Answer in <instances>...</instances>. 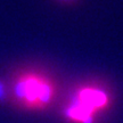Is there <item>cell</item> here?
Returning a JSON list of instances; mask_svg holds the SVG:
<instances>
[{
	"mask_svg": "<svg viewBox=\"0 0 123 123\" xmlns=\"http://www.w3.org/2000/svg\"><path fill=\"white\" fill-rule=\"evenodd\" d=\"M62 1H66V2L68 1V2H71V1H73V0H62Z\"/></svg>",
	"mask_w": 123,
	"mask_h": 123,
	"instance_id": "277c9868",
	"label": "cell"
},
{
	"mask_svg": "<svg viewBox=\"0 0 123 123\" xmlns=\"http://www.w3.org/2000/svg\"><path fill=\"white\" fill-rule=\"evenodd\" d=\"M7 96H8V93H7L6 86L0 81V103H4L7 100Z\"/></svg>",
	"mask_w": 123,
	"mask_h": 123,
	"instance_id": "3957f363",
	"label": "cell"
},
{
	"mask_svg": "<svg viewBox=\"0 0 123 123\" xmlns=\"http://www.w3.org/2000/svg\"><path fill=\"white\" fill-rule=\"evenodd\" d=\"M112 97L104 87L83 84L76 88L63 111L71 123H96L97 115L111 106Z\"/></svg>",
	"mask_w": 123,
	"mask_h": 123,
	"instance_id": "7a4b0ae2",
	"label": "cell"
},
{
	"mask_svg": "<svg viewBox=\"0 0 123 123\" xmlns=\"http://www.w3.org/2000/svg\"><path fill=\"white\" fill-rule=\"evenodd\" d=\"M13 97L23 108L43 111L56 96V83L48 74L38 70H24L13 80Z\"/></svg>",
	"mask_w": 123,
	"mask_h": 123,
	"instance_id": "6da1fadb",
	"label": "cell"
}]
</instances>
